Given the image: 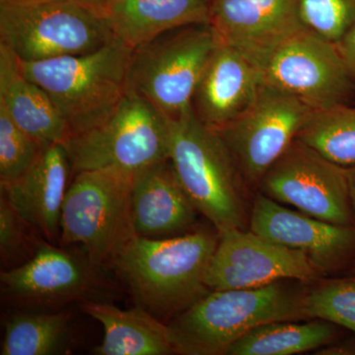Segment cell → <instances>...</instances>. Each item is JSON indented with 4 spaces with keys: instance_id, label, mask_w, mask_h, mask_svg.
Segmentation results:
<instances>
[{
    "instance_id": "27",
    "label": "cell",
    "mask_w": 355,
    "mask_h": 355,
    "mask_svg": "<svg viewBox=\"0 0 355 355\" xmlns=\"http://www.w3.org/2000/svg\"><path fill=\"white\" fill-rule=\"evenodd\" d=\"M305 29L336 44L355 22V0H299Z\"/></svg>"
},
{
    "instance_id": "8",
    "label": "cell",
    "mask_w": 355,
    "mask_h": 355,
    "mask_svg": "<svg viewBox=\"0 0 355 355\" xmlns=\"http://www.w3.org/2000/svg\"><path fill=\"white\" fill-rule=\"evenodd\" d=\"M168 119L130 90L101 125L64 142L71 174L114 169L135 173L169 159Z\"/></svg>"
},
{
    "instance_id": "32",
    "label": "cell",
    "mask_w": 355,
    "mask_h": 355,
    "mask_svg": "<svg viewBox=\"0 0 355 355\" xmlns=\"http://www.w3.org/2000/svg\"><path fill=\"white\" fill-rule=\"evenodd\" d=\"M77 1L81 2V3L85 4V6L91 7V8L95 9V10L103 14L109 0H77Z\"/></svg>"
},
{
    "instance_id": "29",
    "label": "cell",
    "mask_w": 355,
    "mask_h": 355,
    "mask_svg": "<svg viewBox=\"0 0 355 355\" xmlns=\"http://www.w3.org/2000/svg\"><path fill=\"white\" fill-rule=\"evenodd\" d=\"M336 44L343 60L355 73V22Z\"/></svg>"
},
{
    "instance_id": "10",
    "label": "cell",
    "mask_w": 355,
    "mask_h": 355,
    "mask_svg": "<svg viewBox=\"0 0 355 355\" xmlns=\"http://www.w3.org/2000/svg\"><path fill=\"white\" fill-rule=\"evenodd\" d=\"M263 83L284 91L313 110L345 104L355 73L336 44L308 30L279 44L260 69Z\"/></svg>"
},
{
    "instance_id": "30",
    "label": "cell",
    "mask_w": 355,
    "mask_h": 355,
    "mask_svg": "<svg viewBox=\"0 0 355 355\" xmlns=\"http://www.w3.org/2000/svg\"><path fill=\"white\" fill-rule=\"evenodd\" d=\"M317 354H355V340L338 345H330L320 349Z\"/></svg>"
},
{
    "instance_id": "2",
    "label": "cell",
    "mask_w": 355,
    "mask_h": 355,
    "mask_svg": "<svg viewBox=\"0 0 355 355\" xmlns=\"http://www.w3.org/2000/svg\"><path fill=\"white\" fill-rule=\"evenodd\" d=\"M287 282L210 291L167 324L175 354H227L233 343L261 324L307 320V291Z\"/></svg>"
},
{
    "instance_id": "19",
    "label": "cell",
    "mask_w": 355,
    "mask_h": 355,
    "mask_svg": "<svg viewBox=\"0 0 355 355\" xmlns=\"http://www.w3.org/2000/svg\"><path fill=\"white\" fill-rule=\"evenodd\" d=\"M212 0H109L103 15L114 38L137 46L178 28L209 24Z\"/></svg>"
},
{
    "instance_id": "23",
    "label": "cell",
    "mask_w": 355,
    "mask_h": 355,
    "mask_svg": "<svg viewBox=\"0 0 355 355\" xmlns=\"http://www.w3.org/2000/svg\"><path fill=\"white\" fill-rule=\"evenodd\" d=\"M70 313H16L6 321L1 355H51L67 352Z\"/></svg>"
},
{
    "instance_id": "34",
    "label": "cell",
    "mask_w": 355,
    "mask_h": 355,
    "mask_svg": "<svg viewBox=\"0 0 355 355\" xmlns=\"http://www.w3.org/2000/svg\"><path fill=\"white\" fill-rule=\"evenodd\" d=\"M354 272H355V266H354Z\"/></svg>"
},
{
    "instance_id": "4",
    "label": "cell",
    "mask_w": 355,
    "mask_h": 355,
    "mask_svg": "<svg viewBox=\"0 0 355 355\" xmlns=\"http://www.w3.org/2000/svg\"><path fill=\"white\" fill-rule=\"evenodd\" d=\"M168 123L170 163L198 214L218 233L245 229V180L220 135L198 120L193 107Z\"/></svg>"
},
{
    "instance_id": "1",
    "label": "cell",
    "mask_w": 355,
    "mask_h": 355,
    "mask_svg": "<svg viewBox=\"0 0 355 355\" xmlns=\"http://www.w3.org/2000/svg\"><path fill=\"white\" fill-rule=\"evenodd\" d=\"M217 243L218 232L202 229L164 239L135 235L113 265L137 306L171 321L210 291L205 277Z\"/></svg>"
},
{
    "instance_id": "7",
    "label": "cell",
    "mask_w": 355,
    "mask_h": 355,
    "mask_svg": "<svg viewBox=\"0 0 355 355\" xmlns=\"http://www.w3.org/2000/svg\"><path fill=\"white\" fill-rule=\"evenodd\" d=\"M219 44L210 24L166 32L133 50L128 89L166 118H178L191 108L196 89Z\"/></svg>"
},
{
    "instance_id": "25",
    "label": "cell",
    "mask_w": 355,
    "mask_h": 355,
    "mask_svg": "<svg viewBox=\"0 0 355 355\" xmlns=\"http://www.w3.org/2000/svg\"><path fill=\"white\" fill-rule=\"evenodd\" d=\"M304 312L307 320H322L355 334V277L328 280L306 292Z\"/></svg>"
},
{
    "instance_id": "16",
    "label": "cell",
    "mask_w": 355,
    "mask_h": 355,
    "mask_svg": "<svg viewBox=\"0 0 355 355\" xmlns=\"http://www.w3.org/2000/svg\"><path fill=\"white\" fill-rule=\"evenodd\" d=\"M261 84L260 70L220 42L203 71L191 107L203 125L218 130L253 104Z\"/></svg>"
},
{
    "instance_id": "5",
    "label": "cell",
    "mask_w": 355,
    "mask_h": 355,
    "mask_svg": "<svg viewBox=\"0 0 355 355\" xmlns=\"http://www.w3.org/2000/svg\"><path fill=\"white\" fill-rule=\"evenodd\" d=\"M114 39L105 16L77 0L0 2V44L20 62L85 55Z\"/></svg>"
},
{
    "instance_id": "24",
    "label": "cell",
    "mask_w": 355,
    "mask_h": 355,
    "mask_svg": "<svg viewBox=\"0 0 355 355\" xmlns=\"http://www.w3.org/2000/svg\"><path fill=\"white\" fill-rule=\"evenodd\" d=\"M296 139L336 164L355 165V107L313 110Z\"/></svg>"
},
{
    "instance_id": "6",
    "label": "cell",
    "mask_w": 355,
    "mask_h": 355,
    "mask_svg": "<svg viewBox=\"0 0 355 355\" xmlns=\"http://www.w3.org/2000/svg\"><path fill=\"white\" fill-rule=\"evenodd\" d=\"M65 195L60 242L81 244L94 265H113L135 236L132 191L135 174L123 170H90L73 175Z\"/></svg>"
},
{
    "instance_id": "15",
    "label": "cell",
    "mask_w": 355,
    "mask_h": 355,
    "mask_svg": "<svg viewBox=\"0 0 355 355\" xmlns=\"http://www.w3.org/2000/svg\"><path fill=\"white\" fill-rule=\"evenodd\" d=\"M299 0H212L209 24L219 41L260 70L279 44L305 30Z\"/></svg>"
},
{
    "instance_id": "3",
    "label": "cell",
    "mask_w": 355,
    "mask_h": 355,
    "mask_svg": "<svg viewBox=\"0 0 355 355\" xmlns=\"http://www.w3.org/2000/svg\"><path fill=\"white\" fill-rule=\"evenodd\" d=\"M132 51L114 39L85 55L18 60L23 74L50 96L69 139L101 125L120 105L128 91Z\"/></svg>"
},
{
    "instance_id": "21",
    "label": "cell",
    "mask_w": 355,
    "mask_h": 355,
    "mask_svg": "<svg viewBox=\"0 0 355 355\" xmlns=\"http://www.w3.org/2000/svg\"><path fill=\"white\" fill-rule=\"evenodd\" d=\"M79 308L104 329L103 342L94 349L95 354H175L168 324L140 306L123 310L87 299L79 302Z\"/></svg>"
},
{
    "instance_id": "20",
    "label": "cell",
    "mask_w": 355,
    "mask_h": 355,
    "mask_svg": "<svg viewBox=\"0 0 355 355\" xmlns=\"http://www.w3.org/2000/svg\"><path fill=\"white\" fill-rule=\"evenodd\" d=\"M0 109L42 146L64 144L69 130L44 89L21 71L19 60L0 44Z\"/></svg>"
},
{
    "instance_id": "26",
    "label": "cell",
    "mask_w": 355,
    "mask_h": 355,
    "mask_svg": "<svg viewBox=\"0 0 355 355\" xmlns=\"http://www.w3.org/2000/svg\"><path fill=\"white\" fill-rule=\"evenodd\" d=\"M44 146L0 109V184L6 186L24 176Z\"/></svg>"
},
{
    "instance_id": "22",
    "label": "cell",
    "mask_w": 355,
    "mask_h": 355,
    "mask_svg": "<svg viewBox=\"0 0 355 355\" xmlns=\"http://www.w3.org/2000/svg\"><path fill=\"white\" fill-rule=\"evenodd\" d=\"M336 334L334 324L317 320L270 322L261 324L233 343L227 355H292L328 345Z\"/></svg>"
},
{
    "instance_id": "12",
    "label": "cell",
    "mask_w": 355,
    "mask_h": 355,
    "mask_svg": "<svg viewBox=\"0 0 355 355\" xmlns=\"http://www.w3.org/2000/svg\"><path fill=\"white\" fill-rule=\"evenodd\" d=\"M100 268L85 251L76 253L41 242L29 261L0 273L2 299L24 309H58L79 303L108 288Z\"/></svg>"
},
{
    "instance_id": "28",
    "label": "cell",
    "mask_w": 355,
    "mask_h": 355,
    "mask_svg": "<svg viewBox=\"0 0 355 355\" xmlns=\"http://www.w3.org/2000/svg\"><path fill=\"white\" fill-rule=\"evenodd\" d=\"M35 229L16 212L6 193L0 195V257L4 270L16 268L30 260L40 243L31 234ZM36 230V229H35Z\"/></svg>"
},
{
    "instance_id": "18",
    "label": "cell",
    "mask_w": 355,
    "mask_h": 355,
    "mask_svg": "<svg viewBox=\"0 0 355 355\" xmlns=\"http://www.w3.org/2000/svg\"><path fill=\"white\" fill-rule=\"evenodd\" d=\"M198 214L169 159L135 173L132 191L135 235L164 239L187 234L196 230Z\"/></svg>"
},
{
    "instance_id": "31",
    "label": "cell",
    "mask_w": 355,
    "mask_h": 355,
    "mask_svg": "<svg viewBox=\"0 0 355 355\" xmlns=\"http://www.w3.org/2000/svg\"><path fill=\"white\" fill-rule=\"evenodd\" d=\"M347 180H349L350 200L355 218V165L347 168Z\"/></svg>"
},
{
    "instance_id": "13",
    "label": "cell",
    "mask_w": 355,
    "mask_h": 355,
    "mask_svg": "<svg viewBox=\"0 0 355 355\" xmlns=\"http://www.w3.org/2000/svg\"><path fill=\"white\" fill-rule=\"evenodd\" d=\"M320 275L302 252L234 228L218 233L205 284L209 291L256 288L280 280L310 282Z\"/></svg>"
},
{
    "instance_id": "17",
    "label": "cell",
    "mask_w": 355,
    "mask_h": 355,
    "mask_svg": "<svg viewBox=\"0 0 355 355\" xmlns=\"http://www.w3.org/2000/svg\"><path fill=\"white\" fill-rule=\"evenodd\" d=\"M71 164L64 144L44 146L32 167L17 181L1 186L18 214L46 241H60V219Z\"/></svg>"
},
{
    "instance_id": "11",
    "label": "cell",
    "mask_w": 355,
    "mask_h": 355,
    "mask_svg": "<svg viewBox=\"0 0 355 355\" xmlns=\"http://www.w3.org/2000/svg\"><path fill=\"white\" fill-rule=\"evenodd\" d=\"M313 109L284 91L261 84L253 104L216 130L248 184L261 177L297 137Z\"/></svg>"
},
{
    "instance_id": "9",
    "label": "cell",
    "mask_w": 355,
    "mask_h": 355,
    "mask_svg": "<svg viewBox=\"0 0 355 355\" xmlns=\"http://www.w3.org/2000/svg\"><path fill=\"white\" fill-rule=\"evenodd\" d=\"M261 193L338 225L354 226L347 168L295 139L261 177Z\"/></svg>"
},
{
    "instance_id": "33",
    "label": "cell",
    "mask_w": 355,
    "mask_h": 355,
    "mask_svg": "<svg viewBox=\"0 0 355 355\" xmlns=\"http://www.w3.org/2000/svg\"><path fill=\"white\" fill-rule=\"evenodd\" d=\"M33 1V0H0V2Z\"/></svg>"
},
{
    "instance_id": "14",
    "label": "cell",
    "mask_w": 355,
    "mask_h": 355,
    "mask_svg": "<svg viewBox=\"0 0 355 355\" xmlns=\"http://www.w3.org/2000/svg\"><path fill=\"white\" fill-rule=\"evenodd\" d=\"M250 230L304 253L321 273L347 265L355 257V225L330 223L284 207L263 193L250 209Z\"/></svg>"
}]
</instances>
